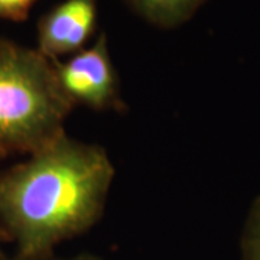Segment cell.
Listing matches in <instances>:
<instances>
[{
  "mask_svg": "<svg viewBox=\"0 0 260 260\" xmlns=\"http://www.w3.org/2000/svg\"><path fill=\"white\" fill-rule=\"evenodd\" d=\"M113 179L106 149L64 135L0 174V242L19 260L55 253L100 221Z\"/></svg>",
  "mask_w": 260,
  "mask_h": 260,
  "instance_id": "6da1fadb",
  "label": "cell"
},
{
  "mask_svg": "<svg viewBox=\"0 0 260 260\" xmlns=\"http://www.w3.org/2000/svg\"><path fill=\"white\" fill-rule=\"evenodd\" d=\"M73 109L52 59L0 38V158L51 146Z\"/></svg>",
  "mask_w": 260,
  "mask_h": 260,
  "instance_id": "7a4b0ae2",
  "label": "cell"
},
{
  "mask_svg": "<svg viewBox=\"0 0 260 260\" xmlns=\"http://www.w3.org/2000/svg\"><path fill=\"white\" fill-rule=\"evenodd\" d=\"M52 61L59 84L74 107L84 106L95 112L127 110L106 34H100L91 47L83 48L70 59Z\"/></svg>",
  "mask_w": 260,
  "mask_h": 260,
  "instance_id": "3957f363",
  "label": "cell"
},
{
  "mask_svg": "<svg viewBox=\"0 0 260 260\" xmlns=\"http://www.w3.org/2000/svg\"><path fill=\"white\" fill-rule=\"evenodd\" d=\"M97 0H64L38 23V51L49 59L81 51L95 29Z\"/></svg>",
  "mask_w": 260,
  "mask_h": 260,
  "instance_id": "277c9868",
  "label": "cell"
},
{
  "mask_svg": "<svg viewBox=\"0 0 260 260\" xmlns=\"http://www.w3.org/2000/svg\"><path fill=\"white\" fill-rule=\"evenodd\" d=\"M136 15L158 28H177L192 18L207 0H124Z\"/></svg>",
  "mask_w": 260,
  "mask_h": 260,
  "instance_id": "5b68a950",
  "label": "cell"
},
{
  "mask_svg": "<svg viewBox=\"0 0 260 260\" xmlns=\"http://www.w3.org/2000/svg\"><path fill=\"white\" fill-rule=\"evenodd\" d=\"M242 260H260V195L253 201L240 239Z\"/></svg>",
  "mask_w": 260,
  "mask_h": 260,
  "instance_id": "8992f818",
  "label": "cell"
},
{
  "mask_svg": "<svg viewBox=\"0 0 260 260\" xmlns=\"http://www.w3.org/2000/svg\"><path fill=\"white\" fill-rule=\"evenodd\" d=\"M37 0H0V19L25 20Z\"/></svg>",
  "mask_w": 260,
  "mask_h": 260,
  "instance_id": "52a82bcc",
  "label": "cell"
},
{
  "mask_svg": "<svg viewBox=\"0 0 260 260\" xmlns=\"http://www.w3.org/2000/svg\"><path fill=\"white\" fill-rule=\"evenodd\" d=\"M19 260V259H15ZM26 260H103L99 256H94V254H88V253H84V254H78V256H73V257H59L56 256L55 253H51L47 256H42V257H35V259H26Z\"/></svg>",
  "mask_w": 260,
  "mask_h": 260,
  "instance_id": "ba28073f",
  "label": "cell"
},
{
  "mask_svg": "<svg viewBox=\"0 0 260 260\" xmlns=\"http://www.w3.org/2000/svg\"><path fill=\"white\" fill-rule=\"evenodd\" d=\"M0 260H9L8 257H6V254H5V253L2 251V249H0Z\"/></svg>",
  "mask_w": 260,
  "mask_h": 260,
  "instance_id": "9c48e42d",
  "label": "cell"
}]
</instances>
